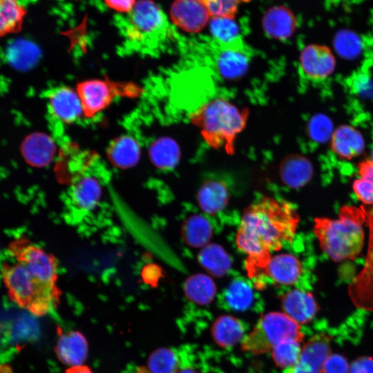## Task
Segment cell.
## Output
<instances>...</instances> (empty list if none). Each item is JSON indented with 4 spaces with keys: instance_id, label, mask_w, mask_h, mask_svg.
Segmentation results:
<instances>
[{
    "instance_id": "6da1fadb",
    "label": "cell",
    "mask_w": 373,
    "mask_h": 373,
    "mask_svg": "<svg viewBox=\"0 0 373 373\" xmlns=\"http://www.w3.org/2000/svg\"><path fill=\"white\" fill-rule=\"evenodd\" d=\"M8 253L12 260L0 272L10 299L37 317L55 310L60 298L56 258L23 236L9 243Z\"/></svg>"
},
{
    "instance_id": "7a4b0ae2",
    "label": "cell",
    "mask_w": 373,
    "mask_h": 373,
    "mask_svg": "<svg viewBox=\"0 0 373 373\" xmlns=\"http://www.w3.org/2000/svg\"><path fill=\"white\" fill-rule=\"evenodd\" d=\"M299 222V214L291 203L273 197L262 196L245 208L235 240L246 255L249 278L262 275L272 252L294 240Z\"/></svg>"
},
{
    "instance_id": "3957f363",
    "label": "cell",
    "mask_w": 373,
    "mask_h": 373,
    "mask_svg": "<svg viewBox=\"0 0 373 373\" xmlns=\"http://www.w3.org/2000/svg\"><path fill=\"white\" fill-rule=\"evenodd\" d=\"M123 48L130 52L156 55L176 33L164 11L151 0H140L128 12L115 18Z\"/></svg>"
},
{
    "instance_id": "277c9868",
    "label": "cell",
    "mask_w": 373,
    "mask_h": 373,
    "mask_svg": "<svg viewBox=\"0 0 373 373\" xmlns=\"http://www.w3.org/2000/svg\"><path fill=\"white\" fill-rule=\"evenodd\" d=\"M249 109L240 108L224 97L208 100L193 110L189 119L207 144L228 155L235 153L236 142L245 128Z\"/></svg>"
},
{
    "instance_id": "5b68a950",
    "label": "cell",
    "mask_w": 373,
    "mask_h": 373,
    "mask_svg": "<svg viewBox=\"0 0 373 373\" xmlns=\"http://www.w3.org/2000/svg\"><path fill=\"white\" fill-rule=\"evenodd\" d=\"M364 206L344 205L336 218L318 217L313 231L321 250L332 260H354L361 253L365 242Z\"/></svg>"
},
{
    "instance_id": "8992f818",
    "label": "cell",
    "mask_w": 373,
    "mask_h": 373,
    "mask_svg": "<svg viewBox=\"0 0 373 373\" xmlns=\"http://www.w3.org/2000/svg\"><path fill=\"white\" fill-rule=\"evenodd\" d=\"M301 325L284 312H271L260 317L241 342L242 351L253 354L271 352L281 341L294 338L303 341Z\"/></svg>"
},
{
    "instance_id": "52a82bcc",
    "label": "cell",
    "mask_w": 373,
    "mask_h": 373,
    "mask_svg": "<svg viewBox=\"0 0 373 373\" xmlns=\"http://www.w3.org/2000/svg\"><path fill=\"white\" fill-rule=\"evenodd\" d=\"M192 42L209 57L216 73L225 80L238 79L249 68L252 52L243 39L222 43L208 37Z\"/></svg>"
},
{
    "instance_id": "ba28073f",
    "label": "cell",
    "mask_w": 373,
    "mask_h": 373,
    "mask_svg": "<svg viewBox=\"0 0 373 373\" xmlns=\"http://www.w3.org/2000/svg\"><path fill=\"white\" fill-rule=\"evenodd\" d=\"M104 168L101 162L73 180L64 194V211L70 222L82 220L99 203Z\"/></svg>"
},
{
    "instance_id": "9c48e42d",
    "label": "cell",
    "mask_w": 373,
    "mask_h": 373,
    "mask_svg": "<svg viewBox=\"0 0 373 373\" xmlns=\"http://www.w3.org/2000/svg\"><path fill=\"white\" fill-rule=\"evenodd\" d=\"M83 113L93 117L117 97L135 98L142 93V88L132 82H117L108 78L88 79L77 86Z\"/></svg>"
},
{
    "instance_id": "30bf717a",
    "label": "cell",
    "mask_w": 373,
    "mask_h": 373,
    "mask_svg": "<svg viewBox=\"0 0 373 373\" xmlns=\"http://www.w3.org/2000/svg\"><path fill=\"white\" fill-rule=\"evenodd\" d=\"M369 227V241L365 263L348 287L353 304L361 309L373 312V207L365 208Z\"/></svg>"
},
{
    "instance_id": "8fae6325",
    "label": "cell",
    "mask_w": 373,
    "mask_h": 373,
    "mask_svg": "<svg viewBox=\"0 0 373 373\" xmlns=\"http://www.w3.org/2000/svg\"><path fill=\"white\" fill-rule=\"evenodd\" d=\"M44 97L47 99L50 124L71 123L83 113L77 93L68 87L51 88L45 93Z\"/></svg>"
},
{
    "instance_id": "7c38bea8",
    "label": "cell",
    "mask_w": 373,
    "mask_h": 373,
    "mask_svg": "<svg viewBox=\"0 0 373 373\" xmlns=\"http://www.w3.org/2000/svg\"><path fill=\"white\" fill-rule=\"evenodd\" d=\"M336 59L329 48L312 44L303 48L299 56V67L302 75L307 79L322 81L335 70Z\"/></svg>"
},
{
    "instance_id": "4fadbf2b",
    "label": "cell",
    "mask_w": 373,
    "mask_h": 373,
    "mask_svg": "<svg viewBox=\"0 0 373 373\" xmlns=\"http://www.w3.org/2000/svg\"><path fill=\"white\" fill-rule=\"evenodd\" d=\"M332 336L325 333L312 336L303 345L296 363L283 373H323L327 357L332 354Z\"/></svg>"
},
{
    "instance_id": "5bb4252c",
    "label": "cell",
    "mask_w": 373,
    "mask_h": 373,
    "mask_svg": "<svg viewBox=\"0 0 373 373\" xmlns=\"http://www.w3.org/2000/svg\"><path fill=\"white\" fill-rule=\"evenodd\" d=\"M173 23L189 33H198L209 24L211 16L200 0H175L170 9Z\"/></svg>"
},
{
    "instance_id": "9a60e30c",
    "label": "cell",
    "mask_w": 373,
    "mask_h": 373,
    "mask_svg": "<svg viewBox=\"0 0 373 373\" xmlns=\"http://www.w3.org/2000/svg\"><path fill=\"white\" fill-rule=\"evenodd\" d=\"M57 339L54 352L58 360L71 367L84 365L88 354V343L84 334L77 330L64 331L57 329Z\"/></svg>"
},
{
    "instance_id": "2e32d148",
    "label": "cell",
    "mask_w": 373,
    "mask_h": 373,
    "mask_svg": "<svg viewBox=\"0 0 373 373\" xmlns=\"http://www.w3.org/2000/svg\"><path fill=\"white\" fill-rule=\"evenodd\" d=\"M281 306L283 312L300 325L312 321L318 309L314 295L300 289L286 292L282 297Z\"/></svg>"
},
{
    "instance_id": "e0dca14e",
    "label": "cell",
    "mask_w": 373,
    "mask_h": 373,
    "mask_svg": "<svg viewBox=\"0 0 373 373\" xmlns=\"http://www.w3.org/2000/svg\"><path fill=\"white\" fill-rule=\"evenodd\" d=\"M265 33L270 38L284 41L290 38L297 28V19L293 11L284 6L269 8L262 19Z\"/></svg>"
},
{
    "instance_id": "ac0fdd59",
    "label": "cell",
    "mask_w": 373,
    "mask_h": 373,
    "mask_svg": "<svg viewBox=\"0 0 373 373\" xmlns=\"http://www.w3.org/2000/svg\"><path fill=\"white\" fill-rule=\"evenodd\" d=\"M303 271L300 260L294 255L287 253L271 256L262 275L280 285L296 284Z\"/></svg>"
},
{
    "instance_id": "d6986e66",
    "label": "cell",
    "mask_w": 373,
    "mask_h": 373,
    "mask_svg": "<svg viewBox=\"0 0 373 373\" xmlns=\"http://www.w3.org/2000/svg\"><path fill=\"white\" fill-rule=\"evenodd\" d=\"M227 184L220 180H205L196 194L197 203L202 212L213 216L224 210L229 202Z\"/></svg>"
},
{
    "instance_id": "ffe728a7",
    "label": "cell",
    "mask_w": 373,
    "mask_h": 373,
    "mask_svg": "<svg viewBox=\"0 0 373 373\" xmlns=\"http://www.w3.org/2000/svg\"><path fill=\"white\" fill-rule=\"evenodd\" d=\"M278 174L285 185L291 189H298L311 180L313 168L311 162L303 155L289 154L280 161Z\"/></svg>"
},
{
    "instance_id": "44dd1931",
    "label": "cell",
    "mask_w": 373,
    "mask_h": 373,
    "mask_svg": "<svg viewBox=\"0 0 373 373\" xmlns=\"http://www.w3.org/2000/svg\"><path fill=\"white\" fill-rule=\"evenodd\" d=\"M331 149L339 158L352 160L361 155L365 143L362 134L350 125H341L334 131L330 142Z\"/></svg>"
},
{
    "instance_id": "7402d4cb",
    "label": "cell",
    "mask_w": 373,
    "mask_h": 373,
    "mask_svg": "<svg viewBox=\"0 0 373 373\" xmlns=\"http://www.w3.org/2000/svg\"><path fill=\"white\" fill-rule=\"evenodd\" d=\"M242 322L231 315H221L213 322L211 336L214 342L222 348H229L242 342L245 336Z\"/></svg>"
},
{
    "instance_id": "603a6c76",
    "label": "cell",
    "mask_w": 373,
    "mask_h": 373,
    "mask_svg": "<svg viewBox=\"0 0 373 373\" xmlns=\"http://www.w3.org/2000/svg\"><path fill=\"white\" fill-rule=\"evenodd\" d=\"M181 235L186 245L193 248H202L209 243L213 229L209 220L204 216L193 214L183 222Z\"/></svg>"
},
{
    "instance_id": "cb8c5ba5",
    "label": "cell",
    "mask_w": 373,
    "mask_h": 373,
    "mask_svg": "<svg viewBox=\"0 0 373 373\" xmlns=\"http://www.w3.org/2000/svg\"><path fill=\"white\" fill-rule=\"evenodd\" d=\"M107 155L110 162L119 169H128L135 165L140 155L137 141L128 135L114 140L109 145Z\"/></svg>"
},
{
    "instance_id": "d4e9b609",
    "label": "cell",
    "mask_w": 373,
    "mask_h": 373,
    "mask_svg": "<svg viewBox=\"0 0 373 373\" xmlns=\"http://www.w3.org/2000/svg\"><path fill=\"white\" fill-rule=\"evenodd\" d=\"M198 261L210 276L214 277L224 276L231 267L229 254L222 246L216 243H209L201 248Z\"/></svg>"
},
{
    "instance_id": "484cf974",
    "label": "cell",
    "mask_w": 373,
    "mask_h": 373,
    "mask_svg": "<svg viewBox=\"0 0 373 373\" xmlns=\"http://www.w3.org/2000/svg\"><path fill=\"white\" fill-rule=\"evenodd\" d=\"M183 289L188 300L198 305L210 304L216 297L217 287L211 276L195 274L185 280Z\"/></svg>"
},
{
    "instance_id": "4316f807",
    "label": "cell",
    "mask_w": 373,
    "mask_h": 373,
    "mask_svg": "<svg viewBox=\"0 0 373 373\" xmlns=\"http://www.w3.org/2000/svg\"><path fill=\"white\" fill-rule=\"evenodd\" d=\"M153 164L158 169L170 171L178 164L180 157L178 144L169 137H162L153 142L149 149Z\"/></svg>"
},
{
    "instance_id": "83f0119b",
    "label": "cell",
    "mask_w": 373,
    "mask_h": 373,
    "mask_svg": "<svg viewBox=\"0 0 373 373\" xmlns=\"http://www.w3.org/2000/svg\"><path fill=\"white\" fill-rule=\"evenodd\" d=\"M26 14L20 0H0V37L20 31Z\"/></svg>"
},
{
    "instance_id": "f1b7e54d",
    "label": "cell",
    "mask_w": 373,
    "mask_h": 373,
    "mask_svg": "<svg viewBox=\"0 0 373 373\" xmlns=\"http://www.w3.org/2000/svg\"><path fill=\"white\" fill-rule=\"evenodd\" d=\"M182 361V354L172 347H159L149 356L146 368L150 373H175Z\"/></svg>"
},
{
    "instance_id": "f546056e",
    "label": "cell",
    "mask_w": 373,
    "mask_h": 373,
    "mask_svg": "<svg viewBox=\"0 0 373 373\" xmlns=\"http://www.w3.org/2000/svg\"><path fill=\"white\" fill-rule=\"evenodd\" d=\"M25 155L28 162L35 166H44L49 164L55 154L52 140L43 135L31 137L26 144Z\"/></svg>"
},
{
    "instance_id": "4dcf8cb0",
    "label": "cell",
    "mask_w": 373,
    "mask_h": 373,
    "mask_svg": "<svg viewBox=\"0 0 373 373\" xmlns=\"http://www.w3.org/2000/svg\"><path fill=\"white\" fill-rule=\"evenodd\" d=\"M302 342L294 338H287L279 342L271 352L276 365L283 372L292 367L300 356Z\"/></svg>"
},
{
    "instance_id": "1f68e13d",
    "label": "cell",
    "mask_w": 373,
    "mask_h": 373,
    "mask_svg": "<svg viewBox=\"0 0 373 373\" xmlns=\"http://www.w3.org/2000/svg\"><path fill=\"white\" fill-rule=\"evenodd\" d=\"M254 293L251 285L242 279L231 281L224 292L228 307L237 312L247 310L253 302Z\"/></svg>"
},
{
    "instance_id": "d6a6232c",
    "label": "cell",
    "mask_w": 373,
    "mask_h": 373,
    "mask_svg": "<svg viewBox=\"0 0 373 373\" xmlns=\"http://www.w3.org/2000/svg\"><path fill=\"white\" fill-rule=\"evenodd\" d=\"M359 178L352 184L353 191L363 203L373 205V161L365 160L358 166Z\"/></svg>"
},
{
    "instance_id": "836d02e7",
    "label": "cell",
    "mask_w": 373,
    "mask_h": 373,
    "mask_svg": "<svg viewBox=\"0 0 373 373\" xmlns=\"http://www.w3.org/2000/svg\"><path fill=\"white\" fill-rule=\"evenodd\" d=\"M211 37L222 43H231L242 39L235 18L212 17L209 23Z\"/></svg>"
},
{
    "instance_id": "e575fe53",
    "label": "cell",
    "mask_w": 373,
    "mask_h": 373,
    "mask_svg": "<svg viewBox=\"0 0 373 373\" xmlns=\"http://www.w3.org/2000/svg\"><path fill=\"white\" fill-rule=\"evenodd\" d=\"M207 8L211 17L235 18L240 7L251 0H200Z\"/></svg>"
},
{
    "instance_id": "d590c367",
    "label": "cell",
    "mask_w": 373,
    "mask_h": 373,
    "mask_svg": "<svg viewBox=\"0 0 373 373\" xmlns=\"http://www.w3.org/2000/svg\"><path fill=\"white\" fill-rule=\"evenodd\" d=\"M349 367L344 357L331 354L325 362L323 373H348Z\"/></svg>"
},
{
    "instance_id": "8d00e7d4",
    "label": "cell",
    "mask_w": 373,
    "mask_h": 373,
    "mask_svg": "<svg viewBox=\"0 0 373 373\" xmlns=\"http://www.w3.org/2000/svg\"><path fill=\"white\" fill-rule=\"evenodd\" d=\"M348 373H373V359L371 357L356 359L350 366Z\"/></svg>"
},
{
    "instance_id": "74e56055",
    "label": "cell",
    "mask_w": 373,
    "mask_h": 373,
    "mask_svg": "<svg viewBox=\"0 0 373 373\" xmlns=\"http://www.w3.org/2000/svg\"><path fill=\"white\" fill-rule=\"evenodd\" d=\"M112 9L123 14L129 12L136 3L135 0H104Z\"/></svg>"
},
{
    "instance_id": "f35d334b",
    "label": "cell",
    "mask_w": 373,
    "mask_h": 373,
    "mask_svg": "<svg viewBox=\"0 0 373 373\" xmlns=\"http://www.w3.org/2000/svg\"><path fill=\"white\" fill-rule=\"evenodd\" d=\"M175 373H200L196 370L193 367H192L190 363L185 358V356H182V363L175 372Z\"/></svg>"
},
{
    "instance_id": "ab89813d",
    "label": "cell",
    "mask_w": 373,
    "mask_h": 373,
    "mask_svg": "<svg viewBox=\"0 0 373 373\" xmlns=\"http://www.w3.org/2000/svg\"><path fill=\"white\" fill-rule=\"evenodd\" d=\"M65 373H94L92 370L86 365L68 367Z\"/></svg>"
},
{
    "instance_id": "60d3db41",
    "label": "cell",
    "mask_w": 373,
    "mask_h": 373,
    "mask_svg": "<svg viewBox=\"0 0 373 373\" xmlns=\"http://www.w3.org/2000/svg\"><path fill=\"white\" fill-rule=\"evenodd\" d=\"M135 373H150L146 366L142 365L137 368Z\"/></svg>"
},
{
    "instance_id": "b9f144b4",
    "label": "cell",
    "mask_w": 373,
    "mask_h": 373,
    "mask_svg": "<svg viewBox=\"0 0 373 373\" xmlns=\"http://www.w3.org/2000/svg\"><path fill=\"white\" fill-rule=\"evenodd\" d=\"M371 160L373 161V149L371 153Z\"/></svg>"
}]
</instances>
